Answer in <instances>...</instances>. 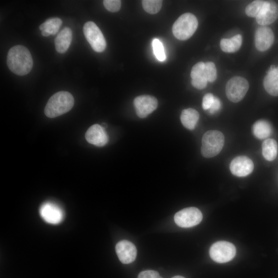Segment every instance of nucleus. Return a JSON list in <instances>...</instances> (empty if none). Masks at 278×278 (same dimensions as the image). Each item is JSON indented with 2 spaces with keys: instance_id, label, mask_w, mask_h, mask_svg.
<instances>
[{
  "instance_id": "nucleus-1",
  "label": "nucleus",
  "mask_w": 278,
  "mask_h": 278,
  "mask_svg": "<svg viewBox=\"0 0 278 278\" xmlns=\"http://www.w3.org/2000/svg\"><path fill=\"white\" fill-rule=\"evenodd\" d=\"M7 64L12 72L17 75L23 76L31 70L33 60L29 50L24 46L18 45L9 50Z\"/></svg>"
},
{
  "instance_id": "nucleus-2",
  "label": "nucleus",
  "mask_w": 278,
  "mask_h": 278,
  "mask_svg": "<svg viewBox=\"0 0 278 278\" xmlns=\"http://www.w3.org/2000/svg\"><path fill=\"white\" fill-rule=\"evenodd\" d=\"M74 105L73 95L66 91H60L52 95L44 108V113L49 118H55L68 112Z\"/></svg>"
},
{
  "instance_id": "nucleus-3",
  "label": "nucleus",
  "mask_w": 278,
  "mask_h": 278,
  "mask_svg": "<svg viewBox=\"0 0 278 278\" xmlns=\"http://www.w3.org/2000/svg\"><path fill=\"white\" fill-rule=\"evenodd\" d=\"M224 143L223 134L218 130L206 132L202 138L201 153L206 158L214 157L221 151Z\"/></svg>"
},
{
  "instance_id": "nucleus-4",
  "label": "nucleus",
  "mask_w": 278,
  "mask_h": 278,
  "mask_svg": "<svg viewBox=\"0 0 278 278\" xmlns=\"http://www.w3.org/2000/svg\"><path fill=\"white\" fill-rule=\"evenodd\" d=\"M198 25L196 17L190 13H186L175 21L172 28V33L177 39L185 40L193 35Z\"/></svg>"
},
{
  "instance_id": "nucleus-5",
  "label": "nucleus",
  "mask_w": 278,
  "mask_h": 278,
  "mask_svg": "<svg viewBox=\"0 0 278 278\" xmlns=\"http://www.w3.org/2000/svg\"><path fill=\"white\" fill-rule=\"evenodd\" d=\"M84 35L92 49L98 53L106 47L105 38L99 27L93 22L85 23L83 27Z\"/></svg>"
},
{
  "instance_id": "nucleus-6",
  "label": "nucleus",
  "mask_w": 278,
  "mask_h": 278,
  "mask_svg": "<svg viewBox=\"0 0 278 278\" xmlns=\"http://www.w3.org/2000/svg\"><path fill=\"white\" fill-rule=\"evenodd\" d=\"M249 88V83L245 78L240 76L234 77L226 84V95L232 102H238L244 97Z\"/></svg>"
},
{
  "instance_id": "nucleus-7",
  "label": "nucleus",
  "mask_w": 278,
  "mask_h": 278,
  "mask_svg": "<svg viewBox=\"0 0 278 278\" xmlns=\"http://www.w3.org/2000/svg\"><path fill=\"white\" fill-rule=\"evenodd\" d=\"M209 253L210 257L214 261L224 263L233 258L236 254V248L231 242L219 241L212 245Z\"/></svg>"
},
{
  "instance_id": "nucleus-8",
  "label": "nucleus",
  "mask_w": 278,
  "mask_h": 278,
  "mask_svg": "<svg viewBox=\"0 0 278 278\" xmlns=\"http://www.w3.org/2000/svg\"><path fill=\"white\" fill-rule=\"evenodd\" d=\"M202 219V213L195 207L182 209L176 213L174 216L176 223L182 228H189L196 225Z\"/></svg>"
},
{
  "instance_id": "nucleus-9",
  "label": "nucleus",
  "mask_w": 278,
  "mask_h": 278,
  "mask_svg": "<svg viewBox=\"0 0 278 278\" xmlns=\"http://www.w3.org/2000/svg\"><path fill=\"white\" fill-rule=\"evenodd\" d=\"M39 214L46 222L52 224L60 223L64 217V213L62 208L51 202L42 204L39 209Z\"/></svg>"
},
{
  "instance_id": "nucleus-10",
  "label": "nucleus",
  "mask_w": 278,
  "mask_h": 278,
  "mask_svg": "<svg viewBox=\"0 0 278 278\" xmlns=\"http://www.w3.org/2000/svg\"><path fill=\"white\" fill-rule=\"evenodd\" d=\"M135 111L140 118H145L154 111L158 107V100L154 96L143 95L136 97L133 101Z\"/></svg>"
},
{
  "instance_id": "nucleus-11",
  "label": "nucleus",
  "mask_w": 278,
  "mask_h": 278,
  "mask_svg": "<svg viewBox=\"0 0 278 278\" xmlns=\"http://www.w3.org/2000/svg\"><path fill=\"white\" fill-rule=\"evenodd\" d=\"M277 18V4L274 1H265L256 21L259 25L265 26L273 23Z\"/></svg>"
},
{
  "instance_id": "nucleus-12",
  "label": "nucleus",
  "mask_w": 278,
  "mask_h": 278,
  "mask_svg": "<svg viewBox=\"0 0 278 278\" xmlns=\"http://www.w3.org/2000/svg\"><path fill=\"white\" fill-rule=\"evenodd\" d=\"M254 169L252 161L246 156H238L232 160L230 164L232 173L237 177H245L250 174Z\"/></svg>"
},
{
  "instance_id": "nucleus-13",
  "label": "nucleus",
  "mask_w": 278,
  "mask_h": 278,
  "mask_svg": "<svg viewBox=\"0 0 278 278\" xmlns=\"http://www.w3.org/2000/svg\"><path fill=\"white\" fill-rule=\"evenodd\" d=\"M115 251L120 261L125 264L131 263L136 257L137 250L135 246L127 240L119 241L115 246Z\"/></svg>"
},
{
  "instance_id": "nucleus-14",
  "label": "nucleus",
  "mask_w": 278,
  "mask_h": 278,
  "mask_svg": "<svg viewBox=\"0 0 278 278\" xmlns=\"http://www.w3.org/2000/svg\"><path fill=\"white\" fill-rule=\"evenodd\" d=\"M274 40L273 32L269 27H260L255 33V45L259 51H264L268 50L273 44Z\"/></svg>"
},
{
  "instance_id": "nucleus-15",
  "label": "nucleus",
  "mask_w": 278,
  "mask_h": 278,
  "mask_svg": "<svg viewBox=\"0 0 278 278\" xmlns=\"http://www.w3.org/2000/svg\"><path fill=\"white\" fill-rule=\"evenodd\" d=\"M85 137L88 143L98 147L106 145L109 141L105 129L98 124L91 126L86 131Z\"/></svg>"
},
{
  "instance_id": "nucleus-16",
  "label": "nucleus",
  "mask_w": 278,
  "mask_h": 278,
  "mask_svg": "<svg viewBox=\"0 0 278 278\" xmlns=\"http://www.w3.org/2000/svg\"><path fill=\"white\" fill-rule=\"evenodd\" d=\"M72 40V31L68 27L62 29L55 39L56 51L60 54L65 53L68 49Z\"/></svg>"
},
{
  "instance_id": "nucleus-17",
  "label": "nucleus",
  "mask_w": 278,
  "mask_h": 278,
  "mask_svg": "<svg viewBox=\"0 0 278 278\" xmlns=\"http://www.w3.org/2000/svg\"><path fill=\"white\" fill-rule=\"evenodd\" d=\"M264 86L270 95L278 96V67L268 71L264 79Z\"/></svg>"
},
{
  "instance_id": "nucleus-18",
  "label": "nucleus",
  "mask_w": 278,
  "mask_h": 278,
  "mask_svg": "<svg viewBox=\"0 0 278 278\" xmlns=\"http://www.w3.org/2000/svg\"><path fill=\"white\" fill-rule=\"evenodd\" d=\"M199 118L198 112L193 108L184 109L180 116V120L182 125L184 127L189 130H193L195 128Z\"/></svg>"
},
{
  "instance_id": "nucleus-19",
  "label": "nucleus",
  "mask_w": 278,
  "mask_h": 278,
  "mask_svg": "<svg viewBox=\"0 0 278 278\" xmlns=\"http://www.w3.org/2000/svg\"><path fill=\"white\" fill-rule=\"evenodd\" d=\"M252 131L254 136L259 139H265L271 135L272 128L267 120L261 119L256 121L253 125Z\"/></svg>"
},
{
  "instance_id": "nucleus-20",
  "label": "nucleus",
  "mask_w": 278,
  "mask_h": 278,
  "mask_svg": "<svg viewBox=\"0 0 278 278\" xmlns=\"http://www.w3.org/2000/svg\"><path fill=\"white\" fill-rule=\"evenodd\" d=\"M242 40L240 34H236L230 39H222L220 42V48L224 52L234 53L240 48Z\"/></svg>"
},
{
  "instance_id": "nucleus-21",
  "label": "nucleus",
  "mask_w": 278,
  "mask_h": 278,
  "mask_svg": "<svg viewBox=\"0 0 278 278\" xmlns=\"http://www.w3.org/2000/svg\"><path fill=\"white\" fill-rule=\"evenodd\" d=\"M277 144L272 138L266 139L262 144V154L264 158L267 161L274 160L277 155Z\"/></svg>"
},
{
  "instance_id": "nucleus-22",
  "label": "nucleus",
  "mask_w": 278,
  "mask_h": 278,
  "mask_svg": "<svg viewBox=\"0 0 278 278\" xmlns=\"http://www.w3.org/2000/svg\"><path fill=\"white\" fill-rule=\"evenodd\" d=\"M62 20L58 18H52L47 19L39 26L41 31H45L50 35H55L62 25Z\"/></svg>"
},
{
  "instance_id": "nucleus-23",
  "label": "nucleus",
  "mask_w": 278,
  "mask_h": 278,
  "mask_svg": "<svg viewBox=\"0 0 278 278\" xmlns=\"http://www.w3.org/2000/svg\"><path fill=\"white\" fill-rule=\"evenodd\" d=\"M162 2L160 0H144L142 5L145 11L150 14H155L160 10Z\"/></svg>"
},
{
  "instance_id": "nucleus-24",
  "label": "nucleus",
  "mask_w": 278,
  "mask_h": 278,
  "mask_svg": "<svg viewBox=\"0 0 278 278\" xmlns=\"http://www.w3.org/2000/svg\"><path fill=\"white\" fill-rule=\"evenodd\" d=\"M265 1H254L249 4L246 8V13L250 17H256L262 9Z\"/></svg>"
},
{
  "instance_id": "nucleus-25",
  "label": "nucleus",
  "mask_w": 278,
  "mask_h": 278,
  "mask_svg": "<svg viewBox=\"0 0 278 278\" xmlns=\"http://www.w3.org/2000/svg\"><path fill=\"white\" fill-rule=\"evenodd\" d=\"M153 53L158 60L164 61L166 59L164 47L162 42L158 39H154L152 42Z\"/></svg>"
},
{
  "instance_id": "nucleus-26",
  "label": "nucleus",
  "mask_w": 278,
  "mask_h": 278,
  "mask_svg": "<svg viewBox=\"0 0 278 278\" xmlns=\"http://www.w3.org/2000/svg\"><path fill=\"white\" fill-rule=\"evenodd\" d=\"M204 68L205 63L203 62H199L194 65L190 73L192 80H196L206 78L204 75Z\"/></svg>"
},
{
  "instance_id": "nucleus-27",
  "label": "nucleus",
  "mask_w": 278,
  "mask_h": 278,
  "mask_svg": "<svg viewBox=\"0 0 278 278\" xmlns=\"http://www.w3.org/2000/svg\"><path fill=\"white\" fill-rule=\"evenodd\" d=\"M204 75L207 81L214 82L217 78V70L215 64L212 62L205 63Z\"/></svg>"
},
{
  "instance_id": "nucleus-28",
  "label": "nucleus",
  "mask_w": 278,
  "mask_h": 278,
  "mask_svg": "<svg viewBox=\"0 0 278 278\" xmlns=\"http://www.w3.org/2000/svg\"><path fill=\"white\" fill-rule=\"evenodd\" d=\"M103 4L106 9L112 12L119 11L121 7V1L119 0H105Z\"/></svg>"
},
{
  "instance_id": "nucleus-29",
  "label": "nucleus",
  "mask_w": 278,
  "mask_h": 278,
  "mask_svg": "<svg viewBox=\"0 0 278 278\" xmlns=\"http://www.w3.org/2000/svg\"><path fill=\"white\" fill-rule=\"evenodd\" d=\"M215 97L211 93L205 94L202 99V106L204 110H209L214 102Z\"/></svg>"
},
{
  "instance_id": "nucleus-30",
  "label": "nucleus",
  "mask_w": 278,
  "mask_h": 278,
  "mask_svg": "<svg viewBox=\"0 0 278 278\" xmlns=\"http://www.w3.org/2000/svg\"><path fill=\"white\" fill-rule=\"evenodd\" d=\"M159 273L154 270H146L141 272L137 278H158Z\"/></svg>"
},
{
  "instance_id": "nucleus-31",
  "label": "nucleus",
  "mask_w": 278,
  "mask_h": 278,
  "mask_svg": "<svg viewBox=\"0 0 278 278\" xmlns=\"http://www.w3.org/2000/svg\"><path fill=\"white\" fill-rule=\"evenodd\" d=\"M221 107V102L219 99L215 97L214 102L211 107L209 109V112L211 114H213L216 111H218Z\"/></svg>"
},
{
  "instance_id": "nucleus-32",
  "label": "nucleus",
  "mask_w": 278,
  "mask_h": 278,
  "mask_svg": "<svg viewBox=\"0 0 278 278\" xmlns=\"http://www.w3.org/2000/svg\"><path fill=\"white\" fill-rule=\"evenodd\" d=\"M172 278H185V277H184L183 276H180V275H176V276H175L172 277Z\"/></svg>"
},
{
  "instance_id": "nucleus-33",
  "label": "nucleus",
  "mask_w": 278,
  "mask_h": 278,
  "mask_svg": "<svg viewBox=\"0 0 278 278\" xmlns=\"http://www.w3.org/2000/svg\"><path fill=\"white\" fill-rule=\"evenodd\" d=\"M104 129L106 128L107 127V125L105 123H103L101 125Z\"/></svg>"
},
{
  "instance_id": "nucleus-34",
  "label": "nucleus",
  "mask_w": 278,
  "mask_h": 278,
  "mask_svg": "<svg viewBox=\"0 0 278 278\" xmlns=\"http://www.w3.org/2000/svg\"><path fill=\"white\" fill-rule=\"evenodd\" d=\"M158 278H163V277H161V276L160 275Z\"/></svg>"
}]
</instances>
